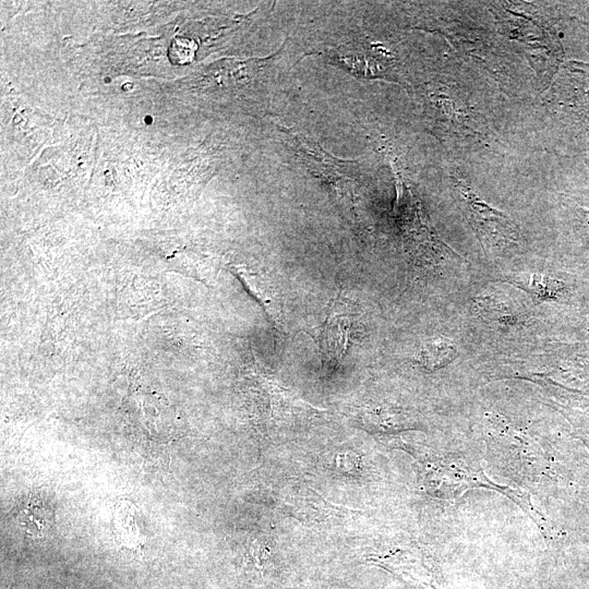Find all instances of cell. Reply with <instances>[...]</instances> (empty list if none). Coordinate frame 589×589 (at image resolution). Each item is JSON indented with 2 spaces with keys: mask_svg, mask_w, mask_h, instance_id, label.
Wrapping results in <instances>:
<instances>
[{
  "mask_svg": "<svg viewBox=\"0 0 589 589\" xmlns=\"http://www.w3.org/2000/svg\"><path fill=\"white\" fill-rule=\"evenodd\" d=\"M253 383L259 419L266 432L291 428L323 412L283 387L269 375L259 373Z\"/></svg>",
  "mask_w": 589,
  "mask_h": 589,
  "instance_id": "obj_1",
  "label": "cell"
},
{
  "mask_svg": "<svg viewBox=\"0 0 589 589\" xmlns=\"http://www.w3.org/2000/svg\"><path fill=\"white\" fill-rule=\"evenodd\" d=\"M328 60L360 77H384L392 70V59L362 41H349L327 50Z\"/></svg>",
  "mask_w": 589,
  "mask_h": 589,
  "instance_id": "obj_2",
  "label": "cell"
},
{
  "mask_svg": "<svg viewBox=\"0 0 589 589\" xmlns=\"http://www.w3.org/2000/svg\"><path fill=\"white\" fill-rule=\"evenodd\" d=\"M351 334V316L346 304L335 301L317 334L322 357L339 362L346 354Z\"/></svg>",
  "mask_w": 589,
  "mask_h": 589,
  "instance_id": "obj_3",
  "label": "cell"
},
{
  "mask_svg": "<svg viewBox=\"0 0 589 589\" xmlns=\"http://www.w3.org/2000/svg\"><path fill=\"white\" fill-rule=\"evenodd\" d=\"M238 274L264 309L272 325L280 332L284 326L283 304L279 291L271 276L261 271L253 272L241 268Z\"/></svg>",
  "mask_w": 589,
  "mask_h": 589,
  "instance_id": "obj_4",
  "label": "cell"
},
{
  "mask_svg": "<svg viewBox=\"0 0 589 589\" xmlns=\"http://www.w3.org/2000/svg\"><path fill=\"white\" fill-rule=\"evenodd\" d=\"M457 356L453 341L444 337L425 339L419 351V360L429 370L443 368Z\"/></svg>",
  "mask_w": 589,
  "mask_h": 589,
  "instance_id": "obj_5",
  "label": "cell"
}]
</instances>
